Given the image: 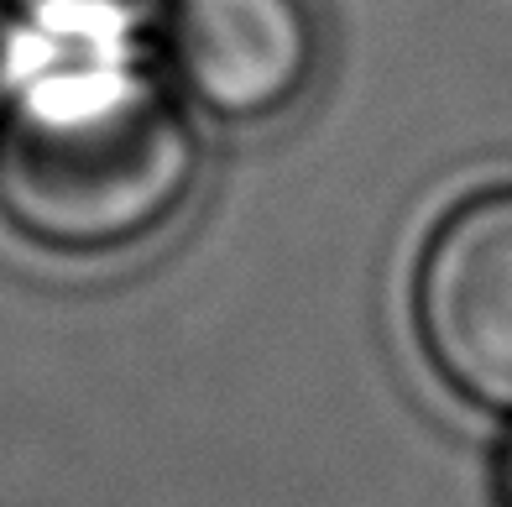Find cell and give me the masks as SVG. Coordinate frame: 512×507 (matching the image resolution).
<instances>
[{"label":"cell","instance_id":"1","mask_svg":"<svg viewBox=\"0 0 512 507\" xmlns=\"http://www.w3.org/2000/svg\"><path fill=\"white\" fill-rule=\"evenodd\" d=\"M204 183L194 105L136 37L16 27L0 48V236L110 267L173 236Z\"/></svg>","mask_w":512,"mask_h":507},{"label":"cell","instance_id":"2","mask_svg":"<svg viewBox=\"0 0 512 507\" xmlns=\"http://www.w3.org/2000/svg\"><path fill=\"white\" fill-rule=\"evenodd\" d=\"M408 314L455 398L512 413V178L460 194L418 246Z\"/></svg>","mask_w":512,"mask_h":507},{"label":"cell","instance_id":"3","mask_svg":"<svg viewBox=\"0 0 512 507\" xmlns=\"http://www.w3.org/2000/svg\"><path fill=\"white\" fill-rule=\"evenodd\" d=\"M162 68L220 126H272L298 110L324 68L314 0H173Z\"/></svg>","mask_w":512,"mask_h":507},{"label":"cell","instance_id":"4","mask_svg":"<svg viewBox=\"0 0 512 507\" xmlns=\"http://www.w3.org/2000/svg\"><path fill=\"white\" fill-rule=\"evenodd\" d=\"M173 0H0L16 27L42 32H105V37H136L147 16L168 11Z\"/></svg>","mask_w":512,"mask_h":507},{"label":"cell","instance_id":"5","mask_svg":"<svg viewBox=\"0 0 512 507\" xmlns=\"http://www.w3.org/2000/svg\"><path fill=\"white\" fill-rule=\"evenodd\" d=\"M502 507H512V440H507V455H502Z\"/></svg>","mask_w":512,"mask_h":507}]
</instances>
